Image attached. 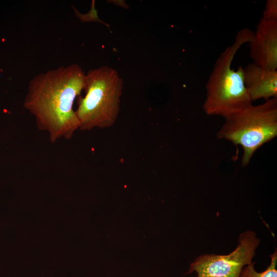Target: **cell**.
Returning <instances> with one entry per match:
<instances>
[{
	"instance_id": "3",
	"label": "cell",
	"mask_w": 277,
	"mask_h": 277,
	"mask_svg": "<svg viewBox=\"0 0 277 277\" xmlns=\"http://www.w3.org/2000/svg\"><path fill=\"white\" fill-rule=\"evenodd\" d=\"M123 85L118 72L110 67L101 66L86 73L85 95L79 98L75 110L80 130L107 128L115 124L120 110Z\"/></svg>"
},
{
	"instance_id": "7",
	"label": "cell",
	"mask_w": 277,
	"mask_h": 277,
	"mask_svg": "<svg viewBox=\"0 0 277 277\" xmlns=\"http://www.w3.org/2000/svg\"><path fill=\"white\" fill-rule=\"evenodd\" d=\"M244 83L252 102L277 97V70L264 69L254 63L243 67Z\"/></svg>"
},
{
	"instance_id": "6",
	"label": "cell",
	"mask_w": 277,
	"mask_h": 277,
	"mask_svg": "<svg viewBox=\"0 0 277 277\" xmlns=\"http://www.w3.org/2000/svg\"><path fill=\"white\" fill-rule=\"evenodd\" d=\"M253 63L268 70L277 69V21L261 18L248 43Z\"/></svg>"
},
{
	"instance_id": "1",
	"label": "cell",
	"mask_w": 277,
	"mask_h": 277,
	"mask_svg": "<svg viewBox=\"0 0 277 277\" xmlns=\"http://www.w3.org/2000/svg\"><path fill=\"white\" fill-rule=\"evenodd\" d=\"M86 73L77 64L42 72L29 82L23 106L50 141L69 140L79 129L73 104L84 90Z\"/></svg>"
},
{
	"instance_id": "8",
	"label": "cell",
	"mask_w": 277,
	"mask_h": 277,
	"mask_svg": "<svg viewBox=\"0 0 277 277\" xmlns=\"http://www.w3.org/2000/svg\"><path fill=\"white\" fill-rule=\"evenodd\" d=\"M270 257L271 258L270 264L264 271L262 272H256L254 268L255 262H251L243 268L240 277H277V270L276 269V250L270 255Z\"/></svg>"
},
{
	"instance_id": "2",
	"label": "cell",
	"mask_w": 277,
	"mask_h": 277,
	"mask_svg": "<svg viewBox=\"0 0 277 277\" xmlns=\"http://www.w3.org/2000/svg\"><path fill=\"white\" fill-rule=\"evenodd\" d=\"M253 32L247 28L240 30L234 42L227 47L216 60L206 85V94L203 108L209 115L226 118L252 104L244 83L243 67L231 68L234 57Z\"/></svg>"
},
{
	"instance_id": "4",
	"label": "cell",
	"mask_w": 277,
	"mask_h": 277,
	"mask_svg": "<svg viewBox=\"0 0 277 277\" xmlns=\"http://www.w3.org/2000/svg\"><path fill=\"white\" fill-rule=\"evenodd\" d=\"M225 119L217 137L243 148L241 164L245 167L259 148L277 135V97L251 104Z\"/></svg>"
},
{
	"instance_id": "5",
	"label": "cell",
	"mask_w": 277,
	"mask_h": 277,
	"mask_svg": "<svg viewBox=\"0 0 277 277\" xmlns=\"http://www.w3.org/2000/svg\"><path fill=\"white\" fill-rule=\"evenodd\" d=\"M259 243L254 232L247 231L240 235L232 252L201 255L191 263L187 273L195 271L197 277H240L243 268L251 262Z\"/></svg>"
},
{
	"instance_id": "9",
	"label": "cell",
	"mask_w": 277,
	"mask_h": 277,
	"mask_svg": "<svg viewBox=\"0 0 277 277\" xmlns=\"http://www.w3.org/2000/svg\"><path fill=\"white\" fill-rule=\"evenodd\" d=\"M261 18L267 21H277L276 0H267L266 1Z\"/></svg>"
}]
</instances>
